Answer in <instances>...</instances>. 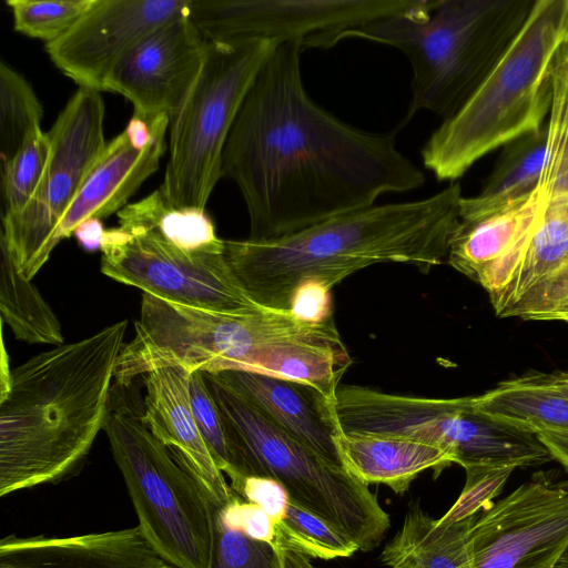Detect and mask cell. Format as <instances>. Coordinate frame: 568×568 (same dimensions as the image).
Instances as JSON below:
<instances>
[{"label":"cell","instance_id":"6da1fadb","mask_svg":"<svg viewBox=\"0 0 568 568\" xmlns=\"http://www.w3.org/2000/svg\"><path fill=\"white\" fill-rule=\"evenodd\" d=\"M302 49L280 43L251 87L227 136L222 178L242 193L251 241H270L406 192L424 172L396 146V132L354 128L314 102Z\"/></svg>","mask_w":568,"mask_h":568},{"label":"cell","instance_id":"7a4b0ae2","mask_svg":"<svg viewBox=\"0 0 568 568\" xmlns=\"http://www.w3.org/2000/svg\"><path fill=\"white\" fill-rule=\"evenodd\" d=\"M460 184L423 200L342 213L270 240L225 241L229 265L257 305L290 311L296 287L316 281L331 290L379 263L410 264L427 274L447 258L459 219Z\"/></svg>","mask_w":568,"mask_h":568},{"label":"cell","instance_id":"3957f363","mask_svg":"<svg viewBox=\"0 0 568 568\" xmlns=\"http://www.w3.org/2000/svg\"><path fill=\"white\" fill-rule=\"evenodd\" d=\"M128 321L40 353L12 371L0 399V496L54 483L104 428Z\"/></svg>","mask_w":568,"mask_h":568},{"label":"cell","instance_id":"277c9868","mask_svg":"<svg viewBox=\"0 0 568 568\" xmlns=\"http://www.w3.org/2000/svg\"><path fill=\"white\" fill-rule=\"evenodd\" d=\"M535 0H417L347 34L402 51L412 67L407 123L427 110L444 120L475 92L525 24Z\"/></svg>","mask_w":568,"mask_h":568},{"label":"cell","instance_id":"5b68a950","mask_svg":"<svg viewBox=\"0 0 568 568\" xmlns=\"http://www.w3.org/2000/svg\"><path fill=\"white\" fill-rule=\"evenodd\" d=\"M567 40L568 0H535L503 57L424 144V166L438 181L456 182L487 153L540 130L550 113L554 69Z\"/></svg>","mask_w":568,"mask_h":568},{"label":"cell","instance_id":"8992f818","mask_svg":"<svg viewBox=\"0 0 568 568\" xmlns=\"http://www.w3.org/2000/svg\"><path fill=\"white\" fill-rule=\"evenodd\" d=\"M204 376L242 476L277 480L295 504L345 534L362 551L381 544L389 517L368 485L291 436L215 374Z\"/></svg>","mask_w":568,"mask_h":568},{"label":"cell","instance_id":"52a82bcc","mask_svg":"<svg viewBox=\"0 0 568 568\" xmlns=\"http://www.w3.org/2000/svg\"><path fill=\"white\" fill-rule=\"evenodd\" d=\"M278 44L262 38L207 41L201 70L170 120L169 161L159 191L171 205L205 209L222 178V154L236 115Z\"/></svg>","mask_w":568,"mask_h":568},{"label":"cell","instance_id":"ba28073f","mask_svg":"<svg viewBox=\"0 0 568 568\" xmlns=\"http://www.w3.org/2000/svg\"><path fill=\"white\" fill-rule=\"evenodd\" d=\"M103 430L146 540L176 568H209L216 506L128 402Z\"/></svg>","mask_w":568,"mask_h":568},{"label":"cell","instance_id":"9c48e42d","mask_svg":"<svg viewBox=\"0 0 568 568\" xmlns=\"http://www.w3.org/2000/svg\"><path fill=\"white\" fill-rule=\"evenodd\" d=\"M119 225L104 230L101 272L173 302L222 312H253L262 306L243 291L225 256V243L203 245L164 233L124 207Z\"/></svg>","mask_w":568,"mask_h":568},{"label":"cell","instance_id":"30bf717a","mask_svg":"<svg viewBox=\"0 0 568 568\" xmlns=\"http://www.w3.org/2000/svg\"><path fill=\"white\" fill-rule=\"evenodd\" d=\"M104 113L100 91L77 90L47 132L50 154L33 199L20 213L2 217L0 241L29 280L50 257L52 232L106 145Z\"/></svg>","mask_w":568,"mask_h":568},{"label":"cell","instance_id":"8fae6325","mask_svg":"<svg viewBox=\"0 0 568 568\" xmlns=\"http://www.w3.org/2000/svg\"><path fill=\"white\" fill-rule=\"evenodd\" d=\"M417 0H191L189 18L207 41L262 38L305 49L334 47L367 23Z\"/></svg>","mask_w":568,"mask_h":568},{"label":"cell","instance_id":"7c38bea8","mask_svg":"<svg viewBox=\"0 0 568 568\" xmlns=\"http://www.w3.org/2000/svg\"><path fill=\"white\" fill-rule=\"evenodd\" d=\"M475 568H556L568 549V478L539 470L475 515Z\"/></svg>","mask_w":568,"mask_h":568},{"label":"cell","instance_id":"4fadbf2b","mask_svg":"<svg viewBox=\"0 0 568 568\" xmlns=\"http://www.w3.org/2000/svg\"><path fill=\"white\" fill-rule=\"evenodd\" d=\"M332 412L343 433L426 443L447 452L458 465L478 453L486 436V418L475 396L428 398L339 385Z\"/></svg>","mask_w":568,"mask_h":568},{"label":"cell","instance_id":"5bb4252c","mask_svg":"<svg viewBox=\"0 0 568 568\" xmlns=\"http://www.w3.org/2000/svg\"><path fill=\"white\" fill-rule=\"evenodd\" d=\"M191 0H94L60 39L45 44L54 65L79 88L106 91L120 61L161 26L189 16Z\"/></svg>","mask_w":568,"mask_h":568},{"label":"cell","instance_id":"9a60e30c","mask_svg":"<svg viewBox=\"0 0 568 568\" xmlns=\"http://www.w3.org/2000/svg\"><path fill=\"white\" fill-rule=\"evenodd\" d=\"M206 44L189 16L169 21L120 61L106 91L125 97L133 114L171 120L201 70Z\"/></svg>","mask_w":568,"mask_h":568},{"label":"cell","instance_id":"2e32d148","mask_svg":"<svg viewBox=\"0 0 568 568\" xmlns=\"http://www.w3.org/2000/svg\"><path fill=\"white\" fill-rule=\"evenodd\" d=\"M170 119L133 114L125 129L106 143L49 240V251L81 224L118 213L153 174L165 151Z\"/></svg>","mask_w":568,"mask_h":568},{"label":"cell","instance_id":"e0dca14e","mask_svg":"<svg viewBox=\"0 0 568 568\" xmlns=\"http://www.w3.org/2000/svg\"><path fill=\"white\" fill-rule=\"evenodd\" d=\"M542 176L545 203L524 257L508 283L489 297L497 317L568 260V67L554 73Z\"/></svg>","mask_w":568,"mask_h":568},{"label":"cell","instance_id":"ac0fdd59","mask_svg":"<svg viewBox=\"0 0 568 568\" xmlns=\"http://www.w3.org/2000/svg\"><path fill=\"white\" fill-rule=\"evenodd\" d=\"M546 197L544 176L520 200L473 219H458L450 236L447 262L479 284L488 296L497 294L518 268Z\"/></svg>","mask_w":568,"mask_h":568},{"label":"cell","instance_id":"d6986e66","mask_svg":"<svg viewBox=\"0 0 568 568\" xmlns=\"http://www.w3.org/2000/svg\"><path fill=\"white\" fill-rule=\"evenodd\" d=\"M189 376L190 372L179 366L163 367L143 375L146 392L142 418L211 501L216 507H223L235 493L195 424L189 398Z\"/></svg>","mask_w":568,"mask_h":568},{"label":"cell","instance_id":"ffe728a7","mask_svg":"<svg viewBox=\"0 0 568 568\" xmlns=\"http://www.w3.org/2000/svg\"><path fill=\"white\" fill-rule=\"evenodd\" d=\"M0 568H176L146 540L139 526L70 537L0 540Z\"/></svg>","mask_w":568,"mask_h":568},{"label":"cell","instance_id":"44dd1931","mask_svg":"<svg viewBox=\"0 0 568 568\" xmlns=\"http://www.w3.org/2000/svg\"><path fill=\"white\" fill-rule=\"evenodd\" d=\"M215 375L291 436L343 466L335 443L333 399L311 386L272 376L239 371Z\"/></svg>","mask_w":568,"mask_h":568},{"label":"cell","instance_id":"7402d4cb","mask_svg":"<svg viewBox=\"0 0 568 568\" xmlns=\"http://www.w3.org/2000/svg\"><path fill=\"white\" fill-rule=\"evenodd\" d=\"M336 447L346 470L364 484H384L397 494L408 490L424 470L439 474L454 464L444 449L426 443L337 430Z\"/></svg>","mask_w":568,"mask_h":568},{"label":"cell","instance_id":"603a6c76","mask_svg":"<svg viewBox=\"0 0 568 568\" xmlns=\"http://www.w3.org/2000/svg\"><path fill=\"white\" fill-rule=\"evenodd\" d=\"M474 517L443 521L415 506L385 546L382 560L390 568H475L469 547Z\"/></svg>","mask_w":568,"mask_h":568},{"label":"cell","instance_id":"cb8c5ba5","mask_svg":"<svg viewBox=\"0 0 568 568\" xmlns=\"http://www.w3.org/2000/svg\"><path fill=\"white\" fill-rule=\"evenodd\" d=\"M547 122L538 131L504 146L483 190L460 201L459 217L473 219L500 210L529 194L539 184L546 162Z\"/></svg>","mask_w":568,"mask_h":568},{"label":"cell","instance_id":"d4e9b609","mask_svg":"<svg viewBox=\"0 0 568 568\" xmlns=\"http://www.w3.org/2000/svg\"><path fill=\"white\" fill-rule=\"evenodd\" d=\"M476 407L531 434L568 436V397L523 376L475 396Z\"/></svg>","mask_w":568,"mask_h":568},{"label":"cell","instance_id":"484cf974","mask_svg":"<svg viewBox=\"0 0 568 568\" xmlns=\"http://www.w3.org/2000/svg\"><path fill=\"white\" fill-rule=\"evenodd\" d=\"M0 316L14 337L28 344L64 342L57 315L37 286L16 266L6 245L0 241Z\"/></svg>","mask_w":568,"mask_h":568},{"label":"cell","instance_id":"4316f807","mask_svg":"<svg viewBox=\"0 0 568 568\" xmlns=\"http://www.w3.org/2000/svg\"><path fill=\"white\" fill-rule=\"evenodd\" d=\"M209 568H313L310 557L283 538L274 541L253 538L226 526L214 516V538Z\"/></svg>","mask_w":568,"mask_h":568},{"label":"cell","instance_id":"83f0119b","mask_svg":"<svg viewBox=\"0 0 568 568\" xmlns=\"http://www.w3.org/2000/svg\"><path fill=\"white\" fill-rule=\"evenodd\" d=\"M43 108L28 81L6 62L0 63L1 165L21 148L27 136L41 128Z\"/></svg>","mask_w":568,"mask_h":568},{"label":"cell","instance_id":"f1b7e54d","mask_svg":"<svg viewBox=\"0 0 568 568\" xmlns=\"http://www.w3.org/2000/svg\"><path fill=\"white\" fill-rule=\"evenodd\" d=\"M50 154V140L40 129L31 132L18 152L1 165L2 217L20 213L33 199Z\"/></svg>","mask_w":568,"mask_h":568},{"label":"cell","instance_id":"f546056e","mask_svg":"<svg viewBox=\"0 0 568 568\" xmlns=\"http://www.w3.org/2000/svg\"><path fill=\"white\" fill-rule=\"evenodd\" d=\"M274 524L290 546L310 558L329 560L349 557L359 550L349 537L292 499Z\"/></svg>","mask_w":568,"mask_h":568},{"label":"cell","instance_id":"4dcf8cb0","mask_svg":"<svg viewBox=\"0 0 568 568\" xmlns=\"http://www.w3.org/2000/svg\"><path fill=\"white\" fill-rule=\"evenodd\" d=\"M94 0H8L16 31L47 43L64 36Z\"/></svg>","mask_w":568,"mask_h":568},{"label":"cell","instance_id":"1f68e13d","mask_svg":"<svg viewBox=\"0 0 568 568\" xmlns=\"http://www.w3.org/2000/svg\"><path fill=\"white\" fill-rule=\"evenodd\" d=\"M189 398L195 424L217 467L230 480L241 477L236 455L203 371L190 373Z\"/></svg>","mask_w":568,"mask_h":568},{"label":"cell","instance_id":"d6a6232c","mask_svg":"<svg viewBox=\"0 0 568 568\" xmlns=\"http://www.w3.org/2000/svg\"><path fill=\"white\" fill-rule=\"evenodd\" d=\"M500 317L568 323V260L518 297Z\"/></svg>","mask_w":568,"mask_h":568},{"label":"cell","instance_id":"836d02e7","mask_svg":"<svg viewBox=\"0 0 568 568\" xmlns=\"http://www.w3.org/2000/svg\"><path fill=\"white\" fill-rule=\"evenodd\" d=\"M516 466H470L465 468V486L448 511L440 517L443 521H460L473 517L479 510L488 508L493 499L504 489Z\"/></svg>","mask_w":568,"mask_h":568},{"label":"cell","instance_id":"e575fe53","mask_svg":"<svg viewBox=\"0 0 568 568\" xmlns=\"http://www.w3.org/2000/svg\"><path fill=\"white\" fill-rule=\"evenodd\" d=\"M332 290L316 281L302 282L293 293L290 312L307 322H322L333 317Z\"/></svg>","mask_w":568,"mask_h":568},{"label":"cell","instance_id":"d590c367","mask_svg":"<svg viewBox=\"0 0 568 568\" xmlns=\"http://www.w3.org/2000/svg\"><path fill=\"white\" fill-rule=\"evenodd\" d=\"M523 377L568 397V371H556L554 373L530 372Z\"/></svg>","mask_w":568,"mask_h":568},{"label":"cell","instance_id":"8d00e7d4","mask_svg":"<svg viewBox=\"0 0 568 568\" xmlns=\"http://www.w3.org/2000/svg\"><path fill=\"white\" fill-rule=\"evenodd\" d=\"M546 447L552 459L559 462L568 469V436L540 433L536 435Z\"/></svg>","mask_w":568,"mask_h":568},{"label":"cell","instance_id":"74e56055","mask_svg":"<svg viewBox=\"0 0 568 568\" xmlns=\"http://www.w3.org/2000/svg\"><path fill=\"white\" fill-rule=\"evenodd\" d=\"M104 230L99 220L88 221L78 226L73 233L79 243L88 251L100 250L101 239Z\"/></svg>","mask_w":568,"mask_h":568},{"label":"cell","instance_id":"f35d334b","mask_svg":"<svg viewBox=\"0 0 568 568\" xmlns=\"http://www.w3.org/2000/svg\"><path fill=\"white\" fill-rule=\"evenodd\" d=\"M12 372L9 367V355L4 346L3 335H1V356H0V399H3L10 390Z\"/></svg>","mask_w":568,"mask_h":568},{"label":"cell","instance_id":"ab89813d","mask_svg":"<svg viewBox=\"0 0 568 568\" xmlns=\"http://www.w3.org/2000/svg\"><path fill=\"white\" fill-rule=\"evenodd\" d=\"M556 568H568V549L565 552V555L562 556L561 560L559 561V564L557 565Z\"/></svg>","mask_w":568,"mask_h":568},{"label":"cell","instance_id":"60d3db41","mask_svg":"<svg viewBox=\"0 0 568 568\" xmlns=\"http://www.w3.org/2000/svg\"><path fill=\"white\" fill-rule=\"evenodd\" d=\"M566 47H567V50H568V40H567Z\"/></svg>","mask_w":568,"mask_h":568}]
</instances>
